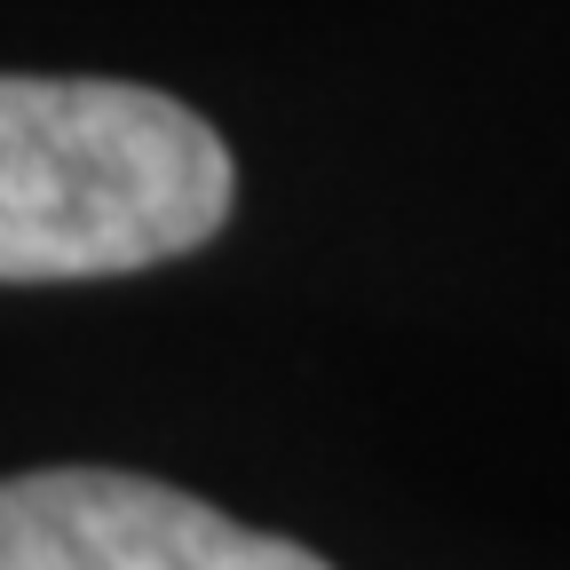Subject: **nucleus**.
Returning <instances> with one entry per match:
<instances>
[{
    "mask_svg": "<svg viewBox=\"0 0 570 570\" xmlns=\"http://www.w3.org/2000/svg\"><path fill=\"white\" fill-rule=\"evenodd\" d=\"M0 570H333L325 554L230 523L223 508L127 475L40 468L0 475Z\"/></svg>",
    "mask_w": 570,
    "mask_h": 570,
    "instance_id": "f03ea898",
    "label": "nucleus"
},
{
    "mask_svg": "<svg viewBox=\"0 0 570 570\" xmlns=\"http://www.w3.org/2000/svg\"><path fill=\"white\" fill-rule=\"evenodd\" d=\"M238 167L190 104L0 71V285L127 277L230 223Z\"/></svg>",
    "mask_w": 570,
    "mask_h": 570,
    "instance_id": "f257e3e1",
    "label": "nucleus"
}]
</instances>
